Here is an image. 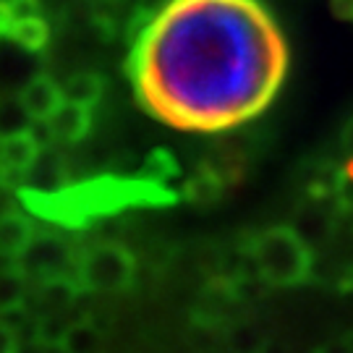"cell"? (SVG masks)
Here are the masks:
<instances>
[{
  "label": "cell",
  "mask_w": 353,
  "mask_h": 353,
  "mask_svg": "<svg viewBox=\"0 0 353 353\" xmlns=\"http://www.w3.org/2000/svg\"><path fill=\"white\" fill-rule=\"evenodd\" d=\"M26 186L39 191H58L68 186V163H65L63 152L58 150L55 144L45 147L39 152V157L26 173Z\"/></svg>",
  "instance_id": "ba28073f"
},
{
  "label": "cell",
  "mask_w": 353,
  "mask_h": 353,
  "mask_svg": "<svg viewBox=\"0 0 353 353\" xmlns=\"http://www.w3.org/2000/svg\"><path fill=\"white\" fill-rule=\"evenodd\" d=\"M42 147L37 144V139L26 131H16L8 134L0 141V165L6 168V176H8V186L19 183L21 178H26L29 168L34 165V160L39 157Z\"/></svg>",
  "instance_id": "8992f818"
},
{
  "label": "cell",
  "mask_w": 353,
  "mask_h": 353,
  "mask_svg": "<svg viewBox=\"0 0 353 353\" xmlns=\"http://www.w3.org/2000/svg\"><path fill=\"white\" fill-rule=\"evenodd\" d=\"M343 147H345V152L353 157V118L348 121V126H345V131H343Z\"/></svg>",
  "instance_id": "d4e9b609"
},
{
  "label": "cell",
  "mask_w": 353,
  "mask_h": 353,
  "mask_svg": "<svg viewBox=\"0 0 353 353\" xmlns=\"http://www.w3.org/2000/svg\"><path fill=\"white\" fill-rule=\"evenodd\" d=\"M3 186H8V176H6V168L0 165V189H3Z\"/></svg>",
  "instance_id": "484cf974"
},
{
  "label": "cell",
  "mask_w": 353,
  "mask_h": 353,
  "mask_svg": "<svg viewBox=\"0 0 353 353\" xmlns=\"http://www.w3.org/2000/svg\"><path fill=\"white\" fill-rule=\"evenodd\" d=\"M19 348H21L19 335L8 325L0 322V353H19Z\"/></svg>",
  "instance_id": "44dd1931"
},
{
  "label": "cell",
  "mask_w": 353,
  "mask_h": 353,
  "mask_svg": "<svg viewBox=\"0 0 353 353\" xmlns=\"http://www.w3.org/2000/svg\"><path fill=\"white\" fill-rule=\"evenodd\" d=\"M79 262V249L71 241L58 233H34L32 243L24 254L16 259V265L24 270L32 280L58 278V275H74Z\"/></svg>",
  "instance_id": "5b68a950"
},
{
  "label": "cell",
  "mask_w": 353,
  "mask_h": 353,
  "mask_svg": "<svg viewBox=\"0 0 353 353\" xmlns=\"http://www.w3.org/2000/svg\"><path fill=\"white\" fill-rule=\"evenodd\" d=\"M19 199L29 212L65 230H84L105 217L123 214L139 207H168L178 194L165 183L141 176H94L68 183L58 191L19 189Z\"/></svg>",
  "instance_id": "7a4b0ae2"
},
{
  "label": "cell",
  "mask_w": 353,
  "mask_h": 353,
  "mask_svg": "<svg viewBox=\"0 0 353 353\" xmlns=\"http://www.w3.org/2000/svg\"><path fill=\"white\" fill-rule=\"evenodd\" d=\"M223 181L214 176L212 170L202 165L196 173L191 178H186V183H183V199L191 204H199V207H207V204H212L220 199V194H223Z\"/></svg>",
  "instance_id": "5bb4252c"
},
{
  "label": "cell",
  "mask_w": 353,
  "mask_h": 353,
  "mask_svg": "<svg viewBox=\"0 0 353 353\" xmlns=\"http://www.w3.org/2000/svg\"><path fill=\"white\" fill-rule=\"evenodd\" d=\"M126 74L157 121L220 134L270 108L288 45L259 0H168L131 42Z\"/></svg>",
  "instance_id": "6da1fadb"
},
{
  "label": "cell",
  "mask_w": 353,
  "mask_h": 353,
  "mask_svg": "<svg viewBox=\"0 0 353 353\" xmlns=\"http://www.w3.org/2000/svg\"><path fill=\"white\" fill-rule=\"evenodd\" d=\"M345 341H348V345H351V351H353V330L348 332V335H345Z\"/></svg>",
  "instance_id": "4316f807"
},
{
  "label": "cell",
  "mask_w": 353,
  "mask_h": 353,
  "mask_svg": "<svg viewBox=\"0 0 353 353\" xmlns=\"http://www.w3.org/2000/svg\"><path fill=\"white\" fill-rule=\"evenodd\" d=\"M16 19H29L42 13V0H8Z\"/></svg>",
  "instance_id": "ffe728a7"
},
{
  "label": "cell",
  "mask_w": 353,
  "mask_h": 353,
  "mask_svg": "<svg viewBox=\"0 0 353 353\" xmlns=\"http://www.w3.org/2000/svg\"><path fill=\"white\" fill-rule=\"evenodd\" d=\"M79 293H84L76 275H58V278H45L37 280L34 288V309L37 314H55V312H65L71 309L74 301L79 299Z\"/></svg>",
  "instance_id": "52a82bcc"
},
{
  "label": "cell",
  "mask_w": 353,
  "mask_h": 353,
  "mask_svg": "<svg viewBox=\"0 0 353 353\" xmlns=\"http://www.w3.org/2000/svg\"><path fill=\"white\" fill-rule=\"evenodd\" d=\"M50 126L58 144H79L92 131V108L63 102L50 118Z\"/></svg>",
  "instance_id": "30bf717a"
},
{
  "label": "cell",
  "mask_w": 353,
  "mask_h": 353,
  "mask_svg": "<svg viewBox=\"0 0 353 353\" xmlns=\"http://www.w3.org/2000/svg\"><path fill=\"white\" fill-rule=\"evenodd\" d=\"M330 8L343 21H353V0H330Z\"/></svg>",
  "instance_id": "603a6c76"
},
{
  "label": "cell",
  "mask_w": 353,
  "mask_h": 353,
  "mask_svg": "<svg viewBox=\"0 0 353 353\" xmlns=\"http://www.w3.org/2000/svg\"><path fill=\"white\" fill-rule=\"evenodd\" d=\"M13 24H16V16L11 11V3L8 0H0V39L11 34Z\"/></svg>",
  "instance_id": "7402d4cb"
},
{
  "label": "cell",
  "mask_w": 353,
  "mask_h": 353,
  "mask_svg": "<svg viewBox=\"0 0 353 353\" xmlns=\"http://www.w3.org/2000/svg\"><path fill=\"white\" fill-rule=\"evenodd\" d=\"M34 118L26 113L24 102L19 97L13 100H0V134L8 137V134H16V131H26L29 123Z\"/></svg>",
  "instance_id": "d6986e66"
},
{
  "label": "cell",
  "mask_w": 353,
  "mask_h": 353,
  "mask_svg": "<svg viewBox=\"0 0 353 353\" xmlns=\"http://www.w3.org/2000/svg\"><path fill=\"white\" fill-rule=\"evenodd\" d=\"M74 275L84 293H121L134 283L137 256L115 241H100L79 252Z\"/></svg>",
  "instance_id": "277c9868"
},
{
  "label": "cell",
  "mask_w": 353,
  "mask_h": 353,
  "mask_svg": "<svg viewBox=\"0 0 353 353\" xmlns=\"http://www.w3.org/2000/svg\"><path fill=\"white\" fill-rule=\"evenodd\" d=\"M29 280L32 278L19 265L0 270V312L13 309V306H21L26 301Z\"/></svg>",
  "instance_id": "2e32d148"
},
{
  "label": "cell",
  "mask_w": 353,
  "mask_h": 353,
  "mask_svg": "<svg viewBox=\"0 0 353 353\" xmlns=\"http://www.w3.org/2000/svg\"><path fill=\"white\" fill-rule=\"evenodd\" d=\"M249 256L254 275H259L265 285L275 288L301 285L312 278L314 270V254L309 249V241L290 225H275L256 233L249 243Z\"/></svg>",
  "instance_id": "3957f363"
},
{
  "label": "cell",
  "mask_w": 353,
  "mask_h": 353,
  "mask_svg": "<svg viewBox=\"0 0 353 353\" xmlns=\"http://www.w3.org/2000/svg\"><path fill=\"white\" fill-rule=\"evenodd\" d=\"M0 141H3V134H0Z\"/></svg>",
  "instance_id": "83f0119b"
},
{
  "label": "cell",
  "mask_w": 353,
  "mask_h": 353,
  "mask_svg": "<svg viewBox=\"0 0 353 353\" xmlns=\"http://www.w3.org/2000/svg\"><path fill=\"white\" fill-rule=\"evenodd\" d=\"M63 353H100L102 351V332L89 319H76L71 330L65 332V341L61 345Z\"/></svg>",
  "instance_id": "9a60e30c"
},
{
  "label": "cell",
  "mask_w": 353,
  "mask_h": 353,
  "mask_svg": "<svg viewBox=\"0 0 353 353\" xmlns=\"http://www.w3.org/2000/svg\"><path fill=\"white\" fill-rule=\"evenodd\" d=\"M34 239L32 220L21 212H3L0 214V256L19 259L24 249Z\"/></svg>",
  "instance_id": "8fae6325"
},
{
  "label": "cell",
  "mask_w": 353,
  "mask_h": 353,
  "mask_svg": "<svg viewBox=\"0 0 353 353\" xmlns=\"http://www.w3.org/2000/svg\"><path fill=\"white\" fill-rule=\"evenodd\" d=\"M316 353H353L348 341L343 338V341H332V343H325V345H319Z\"/></svg>",
  "instance_id": "cb8c5ba5"
},
{
  "label": "cell",
  "mask_w": 353,
  "mask_h": 353,
  "mask_svg": "<svg viewBox=\"0 0 353 353\" xmlns=\"http://www.w3.org/2000/svg\"><path fill=\"white\" fill-rule=\"evenodd\" d=\"M16 48L26 52H42L50 42V24L42 16H29V19H16L11 34H8Z\"/></svg>",
  "instance_id": "7c38bea8"
},
{
  "label": "cell",
  "mask_w": 353,
  "mask_h": 353,
  "mask_svg": "<svg viewBox=\"0 0 353 353\" xmlns=\"http://www.w3.org/2000/svg\"><path fill=\"white\" fill-rule=\"evenodd\" d=\"M102 92H105V79L97 71H79L63 84L65 102L87 105V108H94L102 100Z\"/></svg>",
  "instance_id": "4fadbf2b"
},
{
  "label": "cell",
  "mask_w": 353,
  "mask_h": 353,
  "mask_svg": "<svg viewBox=\"0 0 353 353\" xmlns=\"http://www.w3.org/2000/svg\"><path fill=\"white\" fill-rule=\"evenodd\" d=\"M19 100L24 102L26 113L32 118H42V121H50L55 110L65 102L63 87H58L50 76H34L26 87H21L19 92Z\"/></svg>",
  "instance_id": "9c48e42d"
},
{
  "label": "cell",
  "mask_w": 353,
  "mask_h": 353,
  "mask_svg": "<svg viewBox=\"0 0 353 353\" xmlns=\"http://www.w3.org/2000/svg\"><path fill=\"white\" fill-rule=\"evenodd\" d=\"M225 341L233 353H262L267 345L262 330L249 322H236V319L225 327Z\"/></svg>",
  "instance_id": "ac0fdd59"
},
{
  "label": "cell",
  "mask_w": 353,
  "mask_h": 353,
  "mask_svg": "<svg viewBox=\"0 0 353 353\" xmlns=\"http://www.w3.org/2000/svg\"><path fill=\"white\" fill-rule=\"evenodd\" d=\"M178 173H181V168H178L176 154L170 150H163V147L152 150L150 154L141 160L139 170H137V176L157 181V183H165V186H168V181L178 178Z\"/></svg>",
  "instance_id": "e0dca14e"
}]
</instances>
